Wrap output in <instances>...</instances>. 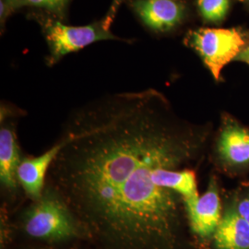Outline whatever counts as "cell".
<instances>
[{
  "instance_id": "cell-9",
  "label": "cell",
  "mask_w": 249,
  "mask_h": 249,
  "mask_svg": "<svg viewBox=\"0 0 249 249\" xmlns=\"http://www.w3.org/2000/svg\"><path fill=\"white\" fill-rule=\"evenodd\" d=\"M218 151L221 158L230 165L249 164V131L237 124L225 125L219 138Z\"/></svg>"
},
{
  "instance_id": "cell-11",
  "label": "cell",
  "mask_w": 249,
  "mask_h": 249,
  "mask_svg": "<svg viewBox=\"0 0 249 249\" xmlns=\"http://www.w3.org/2000/svg\"><path fill=\"white\" fill-rule=\"evenodd\" d=\"M197 4L202 17L212 22L221 21L229 9V0H198Z\"/></svg>"
},
{
  "instance_id": "cell-15",
  "label": "cell",
  "mask_w": 249,
  "mask_h": 249,
  "mask_svg": "<svg viewBox=\"0 0 249 249\" xmlns=\"http://www.w3.org/2000/svg\"><path fill=\"white\" fill-rule=\"evenodd\" d=\"M238 58L242 61L249 64V47H247L245 50L241 52L240 54L238 55Z\"/></svg>"
},
{
  "instance_id": "cell-7",
  "label": "cell",
  "mask_w": 249,
  "mask_h": 249,
  "mask_svg": "<svg viewBox=\"0 0 249 249\" xmlns=\"http://www.w3.org/2000/svg\"><path fill=\"white\" fill-rule=\"evenodd\" d=\"M132 8L147 26L160 32L177 26L184 14L175 0H134Z\"/></svg>"
},
{
  "instance_id": "cell-5",
  "label": "cell",
  "mask_w": 249,
  "mask_h": 249,
  "mask_svg": "<svg viewBox=\"0 0 249 249\" xmlns=\"http://www.w3.org/2000/svg\"><path fill=\"white\" fill-rule=\"evenodd\" d=\"M192 231L199 237L214 234L222 220L221 200L213 182L196 203L186 209Z\"/></svg>"
},
{
  "instance_id": "cell-3",
  "label": "cell",
  "mask_w": 249,
  "mask_h": 249,
  "mask_svg": "<svg viewBox=\"0 0 249 249\" xmlns=\"http://www.w3.org/2000/svg\"><path fill=\"white\" fill-rule=\"evenodd\" d=\"M189 43L216 80H220L223 68L238 57L245 45L243 36L234 29H199L190 35Z\"/></svg>"
},
{
  "instance_id": "cell-6",
  "label": "cell",
  "mask_w": 249,
  "mask_h": 249,
  "mask_svg": "<svg viewBox=\"0 0 249 249\" xmlns=\"http://www.w3.org/2000/svg\"><path fill=\"white\" fill-rule=\"evenodd\" d=\"M60 148L61 144L57 143L37 157L24 158L20 160L16 172L17 180L27 195L32 198L39 200L42 197L46 174L56 158Z\"/></svg>"
},
{
  "instance_id": "cell-4",
  "label": "cell",
  "mask_w": 249,
  "mask_h": 249,
  "mask_svg": "<svg viewBox=\"0 0 249 249\" xmlns=\"http://www.w3.org/2000/svg\"><path fill=\"white\" fill-rule=\"evenodd\" d=\"M27 233L38 239L62 240L75 234L74 218L59 197L42 196L27 213Z\"/></svg>"
},
{
  "instance_id": "cell-8",
  "label": "cell",
  "mask_w": 249,
  "mask_h": 249,
  "mask_svg": "<svg viewBox=\"0 0 249 249\" xmlns=\"http://www.w3.org/2000/svg\"><path fill=\"white\" fill-rule=\"evenodd\" d=\"M217 249H249V223L237 211L229 210L214 232Z\"/></svg>"
},
{
  "instance_id": "cell-14",
  "label": "cell",
  "mask_w": 249,
  "mask_h": 249,
  "mask_svg": "<svg viewBox=\"0 0 249 249\" xmlns=\"http://www.w3.org/2000/svg\"><path fill=\"white\" fill-rule=\"evenodd\" d=\"M237 213L249 223V196L244 198L236 208Z\"/></svg>"
},
{
  "instance_id": "cell-10",
  "label": "cell",
  "mask_w": 249,
  "mask_h": 249,
  "mask_svg": "<svg viewBox=\"0 0 249 249\" xmlns=\"http://www.w3.org/2000/svg\"><path fill=\"white\" fill-rule=\"evenodd\" d=\"M17 140L13 129L3 126L0 130V180L9 189L16 188V172L19 164Z\"/></svg>"
},
{
  "instance_id": "cell-2",
  "label": "cell",
  "mask_w": 249,
  "mask_h": 249,
  "mask_svg": "<svg viewBox=\"0 0 249 249\" xmlns=\"http://www.w3.org/2000/svg\"><path fill=\"white\" fill-rule=\"evenodd\" d=\"M43 21L44 34L50 50L47 58L50 66L68 53L77 52L95 42L119 39L104 27L103 19L85 26H70L50 18Z\"/></svg>"
},
{
  "instance_id": "cell-12",
  "label": "cell",
  "mask_w": 249,
  "mask_h": 249,
  "mask_svg": "<svg viewBox=\"0 0 249 249\" xmlns=\"http://www.w3.org/2000/svg\"><path fill=\"white\" fill-rule=\"evenodd\" d=\"M69 1L70 0H21L20 8L23 6H32L45 9L62 18Z\"/></svg>"
},
{
  "instance_id": "cell-1",
  "label": "cell",
  "mask_w": 249,
  "mask_h": 249,
  "mask_svg": "<svg viewBox=\"0 0 249 249\" xmlns=\"http://www.w3.org/2000/svg\"><path fill=\"white\" fill-rule=\"evenodd\" d=\"M161 105L148 89L85 108L49 169L73 218L111 249H157L177 224L183 198L165 179L194 156L198 141L169 125Z\"/></svg>"
},
{
  "instance_id": "cell-13",
  "label": "cell",
  "mask_w": 249,
  "mask_h": 249,
  "mask_svg": "<svg viewBox=\"0 0 249 249\" xmlns=\"http://www.w3.org/2000/svg\"><path fill=\"white\" fill-rule=\"evenodd\" d=\"M122 1H123V0H113V2H112V4H111V7H110V9H109V11L107 12L106 18L103 19L104 27H105L107 30H110V27L112 25V23L114 22V19L116 18L117 10L119 9V7H120Z\"/></svg>"
},
{
  "instance_id": "cell-16",
  "label": "cell",
  "mask_w": 249,
  "mask_h": 249,
  "mask_svg": "<svg viewBox=\"0 0 249 249\" xmlns=\"http://www.w3.org/2000/svg\"><path fill=\"white\" fill-rule=\"evenodd\" d=\"M9 5V7L12 9L20 8V2L21 0H5Z\"/></svg>"
}]
</instances>
